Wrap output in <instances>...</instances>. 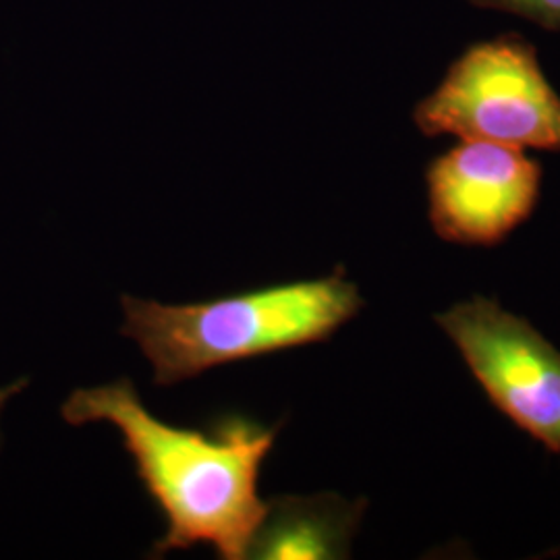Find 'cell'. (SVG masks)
I'll return each mask as SVG.
<instances>
[{"instance_id": "obj_3", "label": "cell", "mask_w": 560, "mask_h": 560, "mask_svg": "<svg viewBox=\"0 0 560 560\" xmlns=\"http://www.w3.org/2000/svg\"><path fill=\"white\" fill-rule=\"evenodd\" d=\"M425 138L494 141L560 152V96L536 48L520 36L469 46L413 110Z\"/></svg>"}, {"instance_id": "obj_8", "label": "cell", "mask_w": 560, "mask_h": 560, "mask_svg": "<svg viewBox=\"0 0 560 560\" xmlns=\"http://www.w3.org/2000/svg\"><path fill=\"white\" fill-rule=\"evenodd\" d=\"M27 378H20L18 382H13V384H9V386H0V416H2V411H4V407H7V402L13 399V397H18L21 390H25V386H27ZM2 442V439H0Z\"/></svg>"}, {"instance_id": "obj_1", "label": "cell", "mask_w": 560, "mask_h": 560, "mask_svg": "<svg viewBox=\"0 0 560 560\" xmlns=\"http://www.w3.org/2000/svg\"><path fill=\"white\" fill-rule=\"evenodd\" d=\"M71 425L106 421L119 430L125 451L148 497L166 521L150 559L198 544L219 559L241 560L268 511L258 492L261 465L279 425L226 413L208 428H179L154 418L129 378L78 388L60 407Z\"/></svg>"}, {"instance_id": "obj_7", "label": "cell", "mask_w": 560, "mask_h": 560, "mask_svg": "<svg viewBox=\"0 0 560 560\" xmlns=\"http://www.w3.org/2000/svg\"><path fill=\"white\" fill-rule=\"evenodd\" d=\"M481 9H497L534 21L560 34V0H469Z\"/></svg>"}, {"instance_id": "obj_5", "label": "cell", "mask_w": 560, "mask_h": 560, "mask_svg": "<svg viewBox=\"0 0 560 560\" xmlns=\"http://www.w3.org/2000/svg\"><path fill=\"white\" fill-rule=\"evenodd\" d=\"M540 162L520 148L460 140L425 168L428 217L442 241L494 247L540 200Z\"/></svg>"}, {"instance_id": "obj_2", "label": "cell", "mask_w": 560, "mask_h": 560, "mask_svg": "<svg viewBox=\"0 0 560 560\" xmlns=\"http://www.w3.org/2000/svg\"><path fill=\"white\" fill-rule=\"evenodd\" d=\"M120 332L140 342L159 386H173L235 361L328 340L363 307L342 268L330 277L268 284L185 305L122 295Z\"/></svg>"}, {"instance_id": "obj_4", "label": "cell", "mask_w": 560, "mask_h": 560, "mask_svg": "<svg viewBox=\"0 0 560 560\" xmlns=\"http://www.w3.org/2000/svg\"><path fill=\"white\" fill-rule=\"evenodd\" d=\"M488 399L560 455V351L499 301L474 298L436 316Z\"/></svg>"}, {"instance_id": "obj_6", "label": "cell", "mask_w": 560, "mask_h": 560, "mask_svg": "<svg viewBox=\"0 0 560 560\" xmlns=\"http://www.w3.org/2000/svg\"><path fill=\"white\" fill-rule=\"evenodd\" d=\"M363 511L330 492L268 501L247 559H349Z\"/></svg>"}]
</instances>
